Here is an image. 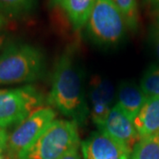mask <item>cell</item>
Masks as SVG:
<instances>
[{
	"mask_svg": "<svg viewBox=\"0 0 159 159\" xmlns=\"http://www.w3.org/2000/svg\"><path fill=\"white\" fill-rule=\"evenodd\" d=\"M48 102L77 125H83L89 115L81 67L70 53L57 59Z\"/></svg>",
	"mask_w": 159,
	"mask_h": 159,
	"instance_id": "cell-1",
	"label": "cell"
},
{
	"mask_svg": "<svg viewBox=\"0 0 159 159\" xmlns=\"http://www.w3.org/2000/svg\"><path fill=\"white\" fill-rule=\"evenodd\" d=\"M45 58L40 49L22 43H9L0 53V86L29 83L42 77Z\"/></svg>",
	"mask_w": 159,
	"mask_h": 159,
	"instance_id": "cell-2",
	"label": "cell"
},
{
	"mask_svg": "<svg viewBox=\"0 0 159 159\" xmlns=\"http://www.w3.org/2000/svg\"><path fill=\"white\" fill-rule=\"evenodd\" d=\"M79 146L78 125L71 120L54 119L18 159H59Z\"/></svg>",
	"mask_w": 159,
	"mask_h": 159,
	"instance_id": "cell-3",
	"label": "cell"
},
{
	"mask_svg": "<svg viewBox=\"0 0 159 159\" xmlns=\"http://www.w3.org/2000/svg\"><path fill=\"white\" fill-rule=\"evenodd\" d=\"M84 28L91 41L105 47L119 44L128 29L112 0H97Z\"/></svg>",
	"mask_w": 159,
	"mask_h": 159,
	"instance_id": "cell-4",
	"label": "cell"
},
{
	"mask_svg": "<svg viewBox=\"0 0 159 159\" xmlns=\"http://www.w3.org/2000/svg\"><path fill=\"white\" fill-rule=\"evenodd\" d=\"M43 97L37 89L26 85L12 89H0V127L19 125L42 108Z\"/></svg>",
	"mask_w": 159,
	"mask_h": 159,
	"instance_id": "cell-5",
	"label": "cell"
},
{
	"mask_svg": "<svg viewBox=\"0 0 159 159\" xmlns=\"http://www.w3.org/2000/svg\"><path fill=\"white\" fill-rule=\"evenodd\" d=\"M55 111L51 107L40 108L19 124L8 136L7 148L11 157H19L34 143L54 120Z\"/></svg>",
	"mask_w": 159,
	"mask_h": 159,
	"instance_id": "cell-6",
	"label": "cell"
},
{
	"mask_svg": "<svg viewBox=\"0 0 159 159\" xmlns=\"http://www.w3.org/2000/svg\"><path fill=\"white\" fill-rule=\"evenodd\" d=\"M117 91L110 80L95 75L89 81V114L93 122L98 125L106 118L116 104Z\"/></svg>",
	"mask_w": 159,
	"mask_h": 159,
	"instance_id": "cell-7",
	"label": "cell"
},
{
	"mask_svg": "<svg viewBox=\"0 0 159 159\" xmlns=\"http://www.w3.org/2000/svg\"><path fill=\"white\" fill-rule=\"evenodd\" d=\"M97 128L99 132L108 135L131 151L135 143L141 139L134 122L117 104L110 111L102 123L97 125Z\"/></svg>",
	"mask_w": 159,
	"mask_h": 159,
	"instance_id": "cell-8",
	"label": "cell"
},
{
	"mask_svg": "<svg viewBox=\"0 0 159 159\" xmlns=\"http://www.w3.org/2000/svg\"><path fill=\"white\" fill-rule=\"evenodd\" d=\"M84 159H131L130 149L97 131L80 143Z\"/></svg>",
	"mask_w": 159,
	"mask_h": 159,
	"instance_id": "cell-9",
	"label": "cell"
},
{
	"mask_svg": "<svg viewBox=\"0 0 159 159\" xmlns=\"http://www.w3.org/2000/svg\"><path fill=\"white\" fill-rule=\"evenodd\" d=\"M148 97L143 93L140 86L129 82H121L117 90L116 104L124 113L134 121Z\"/></svg>",
	"mask_w": 159,
	"mask_h": 159,
	"instance_id": "cell-10",
	"label": "cell"
},
{
	"mask_svg": "<svg viewBox=\"0 0 159 159\" xmlns=\"http://www.w3.org/2000/svg\"><path fill=\"white\" fill-rule=\"evenodd\" d=\"M140 138L159 134V97H148L134 119Z\"/></svg>",
	"mask_w": 159,
	"mask_h": 159,
	"instance_id": "cell-11",
	"label": "cell"
},
{
	"mask_svg": "<svg viewBox=\"0 0 159 159\" xmlns=\"http://www.w3.org/2000/svg\"><path fill=\"white\" fill-rule=\"evenodd\" d=\"M97 0H51L52 5L58 6L65 12L74 30L85 27Z\"/></svg>",
	"mask_w": 159,
	"mask_h": 159,
	"instance_id": "cell-12",
	"label": "cell"
},
{
	"mask_svg": "<svg viewBox=\"0 0 159 159\" xmlns=\"http://www.w3.org/2000/svg\"><path fill=\"white\" fill-rule=\"evenodd\" d=\"M37 0H0V15L5 19H21L30 15Z\"/></svg>",
	"mask_w": 159,
	"mask_h": 159,
	"instance_id": "cell-13",
	"label": "cell"
},
{
	"mask_svg": "<svg viewBox=\"0 0 159 159\" xmlns=\"http://www.w3.org/2000/svg\"><path fill=\"white\" fill-rule=\"evenodd\" d=\"M131 159H159V134L141 138L133 148Z\"/></svg>",
	"mask_w": 159,
	"mask_h": 159,
	"instance_id": "cell-14",
	"label": "cell"
},
{
	"mask_svg": "<svg viewBox=\"0 0 159 159\" xmlns=\"http://www.w3.org/2000/svg\"><path fill=\"white\" fill-rule=\"evenodd\" d=\"M140 87L148 97H159V66L152 65L145 71Z\"/></svg>",
	"mask_w": 159,
	"mask_h": 159,
	"instance_id": "cell-15",
	"label": "cell"
},
{
	"mask_svg": "<svg viewBox=\"0 0 159 159\" xmlns=\"http://www.w3.org/2000/svg\"><path fill=\"white\" fill-rule=\"evenodd\" d=\"M125 19L127 28L135 30L138 26L137 0H112Z\"/></svg>",
	"mask_w": 159,
	"mask_h": 159,
	"instance_id": "cell-16",
	"label": "cell"
},
{
	"mask_svg": "<svg viewBox=\"0 0 159 159\" xmlns=\"http://www.w3.org/2000/svg\"><path fill=\"white\" fill-rule=\"evenodd\" d=\"M8 134L4 129H0V157L2 153L7 148V142H8Z\"/></svg>",
	"mask_w": 159,
	"mask_h": 159,
	"instance_id": "cell-17",
	"label": "cell"
},
{
	"mask_svg": "<svg viewBox=\"0 0 159 159\" xmlns=\"http://www.w3.org/2000/svg\"><path fill=\"white\" fill-rule=\"evenodd\" d=\"M59 159H81V157L79 152V148H74L73 150L66 154L65 156H63L62 157H60Z\"/></svg>",
	"mask_w": 159,
	"mask_h": 159,
	"instance_id": "cell-18",
	"label": "cell"
},
{
	"mask_svg": "<svg viewBox=\"0 0 159 159\" xmlns=\"http://www.w3.org/2000/svg\"><path fill=\"white\" fill-rule=\"evenodd\" d=\"M153 36L155 51H156V55H157V57L159 60V26L155 30V33H154Z\"/></svg>",
	"mask_w": 159,
	"mask_h": 159,
	"instance_id": "cell-19",
	"label": "cell"
},
{
	"mask_svg": "<svg viewBox=\"0 0 159 159\" xmlns=\"http://www.w3.org/2000/svg\"><path fill=\"white\" fill-rule=\"evenodd\" d=\"M143 1L149 7L156 10H159V0H143Z\"/></svg>",
	"mask_w": 159,
	"mask_h": 159,
	"instance_id": "cell-20",
	"label": "cell"
},
{
	"mask_svg": "<svg viewBox=\"0 0 159 159\" xmlns=\"http://www.w3.org/2000/svg\"><path fill=\"white\" fill-rule=\"evenodd\" d=\"M5 42H6V35L4 34H0V52L5 45Z\"/></svg>",
	"mask_w": 159,
	"mask_h": 159,
	"instance_id": "cell-21",
	"label": "cell"
},
{
	"mask_svg": "<svg viewBox=\"0 0 159 159\" xmlns=\"http://www.w3.org/2000/svg\"><path fill=\"white\" fill-rule=\"evenodd\" d=\"M6 19H5L3 16H1V15H0V28H2V27L6 24Z\"/></svg>",
	"mask_w": 159,
	"mask_h": 159,
	"instance_id": "cell-22",
	"label": "cell"
},
{
	"mask_svg": "<svg viewBox=\"0 0 159 159\" xmlns=\"http://www.w3.org/2000/svg\"><path fill=\"white\" fill-rule=\"evenodd\" d=\"M158 11V23H159V10H157Z\"/></svg>",
	"mask_w": 159,
	"mask_h": 159,
	"instance_id": "cell-23",
	"label": "cell"
},
{
	"mask_svg": "<svg viewBox=\"0 0 159 159\" xmlns=\"http://www.w3.org/2000/svg\"><path fill=\"white\" fill-rule=\"evenodd\" d=\"M0 159H3V158H2V157H0Z\"/></svg>",
	"mask_w": 159,
	"mask_h": 159,
	"instance_id": "cell-24",
	"label": "cell"
}]
</instances>
